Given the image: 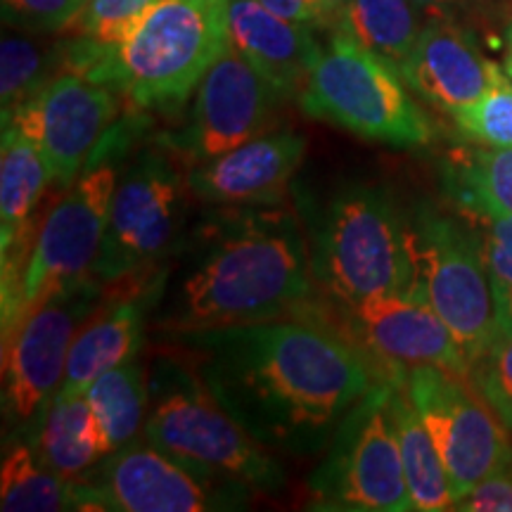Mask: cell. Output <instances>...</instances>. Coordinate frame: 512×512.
<instances>
[{
    "instance_id": "6da1fadb",
    "label": "cell",
    "mask_w": 512,
    "mask_h": 512,
    "mask_svg": "<svg viewBox=\"0 0 512 512\" xmlns=\"http://www.w3.org/2000/svg\"><path fill=\"white\" fill-rule=\"evenodd\" d=\"M209 392L273 453H325L339 422L382 380L344 332L306 318L169 337Z\"/></svg>"
},
{
    "instance_id": "7a4b0ae2",
    "label": "cell",
    "mask_w": 512,
    "mask_h": 512,
    "mask_svg": "<svg viewBox=\"0 0 512 512\" xmlns=\"http://www.w3.org/2000/svg\"><path fill=\"white\" fill-rule=\"evenodd\" d=\"M164 268L152 323L166 337L254 320L302 318L313 304L309 238L290 204L219 207Z\"/></svg>"
},
{
    "instance_id": "3957f363",
    "label": "cell",
    "mask_w": 512,
    "mask_h": 512,
    "mask_svg": "<svg viewBox=\"0 0 512 512\" xmlns=\"http://www.w3.org/2000/svg\"><path fill=\"white\" fill-rule=\"evenodd\" d=\"M230 46L226 0H159L117 48L79 38L74 72L114 88L131 112H178Z\"/></svg>"
},
{
    "instance_id": "277c9868",
    "label": "cell",
    "mask_w": 512,
    "mask_h": 512,
    "mask_svg": "<svg viewBox=\"0 0 512 512\" xmlns=\"http://www.w3.org/2000/svg\"><path fill=\"white\" fill-rule=\"evenodd\" d=\"M117 121L31 238L3 254V337L64 287L91 278L138 117Z\"/></svg>"
},
{
    "instance_id": "5b68a950",
    "label": "cell",
    "mask_w": 512,
    "mask_h": 512,
    "mask_svg": "<svg viewBox=\"0 0 512 512\" xmlns=\"http://www.w3.org/2000/svg\"><path fill=\"white\" fill-rule=\"evenodd\" d=\"M145 439L192 472L256 494H278L285 470L209 392L176 347L157 358L150 373Z\"/></svg>"
},
{
    "instance_id": "8992f818",
    "label": "cell",
    "mask_w": 512,
    "mask_h": 512,
    "mask_svg": "<svg viewBox=\"0 0 512 512\" xmlns=\"http://www.w3.org/2000/svg\"><path fill=\"white\" fill-rule=\"evenodd\" d=\"M306 238L313 283L339 309L413 290L411 223L382 185L339 188L311 214Z\"/></svg>"
},
{
    "instance_id": "52a82bcc",
    "label": "cell",
    "mask_w": 512,
    "mask_h": 512,
    "mask_svg": "<svg viewBox=\"0 0 512 512\" xmlns=\"http://www.w3.org/2000/svg\"><path fill=\"white\" fill-rule=\"evenodd\" d=\"M297 102L306 117L370 143L411 150L432 140L430 119L415 105L399 69L339 29L330 31Z\"/></svg>"
},
{
    "instance_id": "ba28073f",
    "label": "cell",
    "mask_w": 512,
    "mask_h": 512,
    "mask_svg": "<svg viewBox=\"0 0 512 512\" xmlns=\"http://www.w3.org/2000/svg\"><path fill=\"white\" fill-rule=\"evenodd\" d=\"M311 508L332 512L413 510L392 415V382H375L339 422L316 472Z\"/></svg>"
},
{
    "instance_id": "9c48e42d",
    "label": "cell",
    "mask_w": 512,
    "mask_h": 512,
    "mask_svg": "<svg viewBox=\"0 0 512 512\" xmlns=\"http://www.w3.org/2000/svg\"><path fill=\"white\" fill-rule=\"evenodd\" d=\"M169 145L145 147L121 171L110 204L93 278L112 285L133 275L155 271V264L176 249L190 192L188 176L174 164Z\"/></svg>"
},
{
    "instance_id": "30bf717a",
    "label": "cell",
    "mask_w": 512,
    "mask_h": 512,
    "mask_svg": "<svg viewBox=\"0 0 512 512\" xmlns=\"http://www.w3.org/2000/svg\"><path fill=\"white\" fill-rule=\"evenodd\" d=\"M411 254V292L439 313L472 370L496 335L494 292L475 226L432 209L420 211L411 223Z\"/></svg>"
},
{
    "instance_id": "8fae6325",
    "label": "cell",
    "mask_w": 512,
    "mask_h": 512,
    "mask_svg": "<svg viewBox=\"0 0 512 512\" xmlns=\"http://www.w3.org/2000/svg\"><path fill=\"white\" fill-rule=\"evenodd\" d=\"M406 387L437 446L456 503L512 465V432L470 375L420 366L408 370Z\"/></svg>"
},
{
    "instance_id": "7c38bea8",
    "label": "cell",
    "mask_w": 512,
    "mask_h": 512,
    "mask_svg": "<svg viewBox=\"0 0 512 512\" xmlns=\"http://www.w3.org/2000/svg\"><path fill=\"white\" fill-rule=\"evenodd\" d=\"M110 285L86 278L55 292L3 337V408L12 422L36 418L60 389L69 351Z\"/></svg>"
},
{
    "instance_id": "4fadbf2b",
    "label": "cell",
    "mask_w": 512,
    "mask_h": 512,
    "mask_svg": "<svg viewBox=\"0 0 512 512\" xmlns=\"http://www.w3.org/2000/svg\"><path fill=\"white\" fill-rule=\"evenodd\" d=\"M121 95L79 72H62L3 119L29 138L53 171V183L67 190L86 169L102 138L119 121Z\"/></svg>"
},
{
    "instance_id": "5bb4252c",
    "label": "cell",
    "mask_w": 512,
    "mask_h": 512,
    "mask_svg": "<svg viewBox=\"0 0 512 512\" xmlns=\"http://www.w3.org/2000/svg\"><path fill=\"white\" fill-rule=\"evenodd\" d=\"M81 475L98 510L114 512H204L242 508L249 489L219 484L155 446L128 444Z\"/></svg>"
},
{
    "instance_id": "9a60e30c",
    "label": "cell",
    "mask_w": 512,
    "mask_h": 512,
    "mask_svg": "<svg viewBox=\"0 0 512 512\" xmlns=\"http://www.w3.org/2000/svg\"><path fill=\"white\" fill-rule=\"evenodd\" d=\"M278 102L271 83L230 43L197 86L188 126L164 143L195 164L219 157L268 133Z\"/></svg>"
},
{
    "instance_id": "2e32d148",
    "label": "cell",
    "mask_w": 512,
    "mask_h": 512,
    "mask_svg": "<svg viewBox=\"0 0 512 512\" xmlns=\"http://www.w3.org/2000/svg\"><path fill=\"white\" fill-rule=\"evenodd\" d=\"M342 311L354 332L351 342L373 361L384 382L403 380L408 370L420 366L470 375L456 337L418 292L380 294Z\"/></svg>"
},
{
    "instance_id": "e0dca14e",
    "label": "cell",
    "mask_w": 512,
    "mask_h": 512,
    "mask_svg": "<svg viewBox=\"0 0 512 512\" xmlns=\"http://www.w3.org/2000/svg\"><path fill=\"white\" fill-rule=\"evenodd\" d=\"M306 155V138L294 131H271L247 140L188 171L190 195L211 207H275L287 192Z\"/></svg>"
},
{
    "instance_id": "ac0fdd59",
    "label": "cell",
    "mask_w": 512,
    "mask_h": 512,
    "mask_svg": "<svg viewBox=\"0 0 512 512\" xmlns=\"http://www.w3.org/2000/svg\"><path fill=\"white\" fill-rule=\"evenodd\" d=\"M162 273L147 271L112 283L107 299L83 325L69 351L67 373L55 396L86 394L93 380L138 356L145 320L155 313L162 290Z\"/></svg>"
},
{
    "instance_id": "d6986e66",
    "label": "cell",
    "mask_w": 512,
    "mask_h": 512,
    "mask_svg": "<svg viewBox=\"0 0 512 512\" xmlns=\"http://www.w3.org/2000/svg\"><path fill=\"white\" fill-rule=\"evenodd\" d=\"M498 64L486 60L456 19L430 17L401 67L403 81L437 110L458 117L482 98Z\"/></svg>"
},
{
    "instance_id": "ffe728a7",
    "label": "cell",
    "mask_w": 512,
    "mask_h": 512,
    "mask_svg": "<svg viewBox=\"0 0 512 512\" xmlns=\"http://www.w3.org/2000/svg\"><path fill=\"white\" fill-rule=\"evenodd\" d=\"M230 43L283 100L299 98L323 46L311 24L273 15L259 0H226Z\"/></svg>"
},
{
    "instance_id": "44dd1931",
    "label": "cell",
    "mask_w": 512,
    "mask_h": 512,
    "mask_svg": "<svg viewBox=\"0 0 512 512\" xmlns=\"http://www.w3.org/2000/svg\"><path fill=\"white\" fill-rule=\"evenodd\" d=\"M36 456L57 475L76 479L105 458L98 422L86 394L53 396L36 413L34 427Z\"/></svg>"
},
{
    "instance_id": "7402d4cb",
    "label": "cell",
    "mask_w": 512,
    "mask_h": 512,
    "mask_svg": "<svg viewBox=\"0 0 512 512\" xmlns=\"http://www.w3.org/2000/svg\"><path fill=\"white\" fill-rule=\"evenodd\" d=\"M53 171L41 150L15 128H3L0 145V249L3 254L24 240Z\"/></svg>"
},
{
    "instance_id": "603a6c76",
    "label": "cell",
    "mask_w": 512,
    "mask_h": 512,
    "mask_svg": "<svg viewBox=\"0 0 512 512\" xmlns=\"http://www.w3.org/2000/svg\"><path fill=\"white\" fill-rule=\"evenodd\" d=\"M392 415L413 510H453L456 498L451 491V479H448L437 446H434L427 427L422 425L418 408L408 394L406 377L392 382Z\"/></svg>"
},
{
    "instance_id": "cb8c5ba5",
    "label": "cell",
    "mask_w": 512,
    "mask_h": 512,
    "mask_svg": "<svg viewBox=\"0 0 512 512\" xmlns=\"http://www.w3.org/2000/svg\"><path fill=\"white\" fill-rule=\"evenodd\" d=\"M86 399L98 422L105 456L138 437L150 411V382L138 358L102 373L88 387Z\"/></svg>"
},
{
    "instance_id": "d4e9b609",
    "label": "cell",
    "mask_w": 512,
    "mask_h": 512,
    "mask_svg": "<svg viewBox=\"0 0 512 512\" xmlns=\"http://www.w3.org/2000/svg\"><path fill=\"white\" fill-rule=\"evenodd\" d=\"M48 34H34L5 24L0 41V110L10 117L22 102L41 91L50 79L67 72L64 36L46 41Z\"/></svg>"
},
{
    "instance_id": "484cf974",
    "label": "cell",
    "mask_w": 512,
    "mask_h": 512,
    "mask_svg": "<svg viewBox=\"0 0 512 512\" xmlns=\"http://www.w3.org/2000/svg\"><path fill=\"white\" fill-rule=\"evenodd\" d=\"M0 510L3 512H60L81 510L79 484L50 470L34 446L15 444L5 453L0 470Z\"/></svg>"
},
{
    "instance_id": "4316f807",
    "label": "cell",
    "mask_w": 512,
    "mask_h": 512,
    "mask_svg": "<svg viewBox=\"0 0 512 512\" xmlns=\"http://www.w3.org/2000/svg\"><path fill=\"white\" fill-rule=\"evenodd\" d=\"M425 27L415 0H351L339 31L401 72Z\"/></svg>"
},
{
    "instance_id": "83f0119b",
    "label": "cell",
    "mask_w": 512,
    "mask_h": 512,
    "mask_svg": "<svg viewBox=\"0 0 512 512\" xmlns=\"http://www.w3.org/2000/svg\"><path fill=\"white\" fill-rule=\"evenodd\" d=\"M482 242L496 309V335L512 328V214L491 207H460ZM494 335V337H496Z\"/></svg>"
},
{
    "instance_id": "f1b7e54d",
    "label": "cell",
    "mask_w": 512,
    "mask_h": 512,
    "mask_svg": "<svg viewBox=\"0 0 512 512\" xmlns=\"http://www.w3.org/2000/svg\"><path fill=\"white\" fill-rule=\"evenodd\" d=\"M460 207H491L512 214V147H479L460 159L456 174Z\"/></svg>"
},
{
    "instance_id": "f546056e",
    "label": "cell",
    "mask_w": 512,
    "mask_h": 512,
    "mask_svg": "<svg viewBox=\"0 0 512 512\" xmlns=\"http://www.w3.org/2000/svg\"><path fill=\"white\" fill-rule=\"evenodd\" d=\"M159 0H86L62 34L79 36L100 48H117Z\"/></svg>"
},
{
    "instance_id": "4dcf8cb0",
    "label": "cell",
    "mask_w": 512,
    "mask_h": 512,
    "mask_svg": "<svg viewBox=\"0 0 512 512\" xmlns=\"http://www.w3.org/2000/svg\"><path fill=\"white\" fill-rule=\"evenodd\" d=\"M456 124L467 138L486 147H512V79L503 67L475 105L460 112Z\"/></svg>"
},
{
    "instance_id": "1f68e13d",
    "label": "cell",
    "mask_w": 512,
    "mask_h": 512,
    "mask_svg": "<svg viewBox=\"0 0 512 512\" xmlns=\"http://www.w3.org/2000/svg\"><path fill=\"white\" fill-rule=\"evenodd\" d=\"M472 382L512 432V328L498 332L470 370Z\"/></svg>"
},
{
    "instance_id": "d6a6232c",
    "label": "cell",
    "mask_w": 512,
    "mask_h": 512,
    "mask_svg": "<svg viewBox=\"0 0 512 512\" xmlns=\"http://www.w3.org/2000/svg\"><path fill=\"white\" fill-rule=\"evenodd\" d=\"M86 0H3V22L34 34H62Z\"/></svg>"
},
{
    "instance_id": "836d02e7",
    "label": "cell",
    "mask_w": 512,
    "mask_h": 512,
    "mask_svg": "<svg viewBox=\"0 0 512 512\" xmlns=\"http://www.w3.org/2000/svg\"><path fill=\"white\" fill-rule=\"evenodd\" d=\"M453 510L463 512H512V465L486 477L470 494L460 498Z\"/></svg>"
},
{
    "instance_id": "e575fe53",
    "label": "cell",
    "mask_w": 512,
    "mask_h": 512,
    "mask_svg": "<svg viewBox=\"0 0 512 512\" xmlns=\"http://www.w3.org/2000/svg\"><path fill=\"white\" fill-rule=\"evenodd\" d=\"M273 15L316 27V0H259Z\"/></svg>"
},
{
    "instance_id": "d590c367",
    "label": "cell",
    "mask_w": 512,
    "mask_h": 512,
    "mask_svg": "<svg viewBox=\"0 0 512 512\" xmlns=\"http://www.w3.org/2000/svg\"><path fill=\"white\" fill-rule=\"evenodd\" d=\"M351 0H316V29L337 31L342 27Z\"/></svg>"
},
{
    "instance_id": "8d00e7d4",
    "label": "cell",
    "mask_w": 512,
    "mask_h": 512,
    "mask_svg": "<svg viewBox=\"0 0 512 512\" xmlns=\"http://www.w3.org/2000/svg\"><path fill=\"white\" fill-rule=\"evenodd\" d=\"M477 0H415V5L430 17L456 19L460 12H467Z\"/></svg>"
},
{
    "instance_id": "74e56055",
    "label": "cell",
    "mask_w": 512,
    "mask_h": 512,
    "mask_svg": "<svg viewBox=\"0 0 512 512\" xmlns=\"http://www.w3.org/2000/svg\"><path fill=\"white\" fill-rule=\"evenodd\" d=\"M505 46H508V55H505V62H512V24L508 27V34H505Z\"/></svg>"
},
{
    "instance_id": "f35d334b",
    "label": "cell",
    "mask_w": 512,
    "mask_h": 512,
    "mask_svg": "<svg viewBox=\"0 0 512 512\" xmlns=\"http://www.w3.org/2000/svg\"><path fill=\"white\" fill-rule=\"evenodd\" d=\"M503 69H505V72H508V76L512 79V62H505Z\"/></svg>"
}]
</instances>
